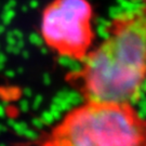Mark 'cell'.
Segmentation results:
<instances>
[{"mask_svg": "<svg viewBox=\"0 0 146 146\" xmlns=\"http://www.w3.org/2000/svg\"><path fill=\"white\" fill-rule=\"evenodd\" d=\"M131 1L139 2V3H141V5H146V0H131Z\"/></svg>", "mask_w": 146, "mask_h": 146, "instance_id": "4", "label": "cell"}, {"mask_svg": "<svg viewBox=\"0 0 146 146\" xmlns=\"http://www.w3.org/2000/svg\"><path fill=\"white\" fill-rule=\"evenodd\" d=\"M93 7L89 0H52L42 11L40 34L58 55L82 62L94 40Z\"/></svg>", "mask_w": 146, "mask_h": 146, "instance_id": "3", "label": "cell"}, {"mask_svg": "<svg viewBox=\"0 0 146 146\" xmlns=\"http://www.w3.org/2000/svg\"><path fill=\"white\" fill-rule=\"evenodd\" d=\"M39 146H146V118L134 105L84 101Z\"/></svg>", "mask_w": 146, "mask_h": 146, "instance_id": "2", "label": "cell"}, {"mask_svg": "<svg viewBox=\"0 0 146 146\" xmlns=\"http://www.w3.org/2000/svg\"><path fill=\"white\" fill-rule=\"evenodd\" d=\"M66 80L84 101L135 104L146 82V5L114 16L104 40Z\"/></svg>", "mask_w": 146, "mask_h": 146, "instance_id": "1", "label": "cell"}]
</instances>
